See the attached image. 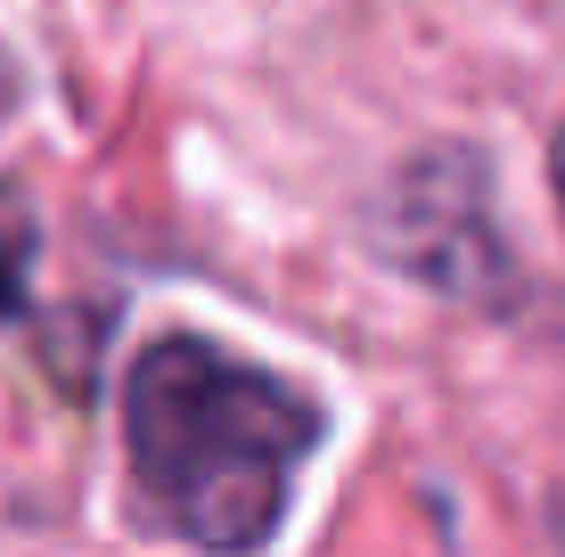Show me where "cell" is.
<instances>
[{
	"mask_svg": "<svg viewBox=\"0 0 565 557\" xmlns=\"http://www.w3.org/2000/svg\"><path fill=\"white\" fill-rule=\"evenodd\" d=\"M311 443V394L263 361L222 353L213 336H156L124 369L131 492L164 533L198 549H263Z\"/></svg>",
	"mask_w": 565,
	"mask_h": 557,
	"instance_id": "1",
	"label": "cell"
},
{
	"mask_svg": "<svg viewBox=\"0 0 565 557\" xmlns=\"http://www.w3.org/2000/svg\"><path fill=\"white\" fill-rule=\"evenodd\" d=\"M550 172H557V205H565V131H557V148H550Z\"/></svg>",
	"mask_w": 565,
	"mask_h": 557,
	"instance_id": "2",
	"label": "cell"
}]
</instances>
